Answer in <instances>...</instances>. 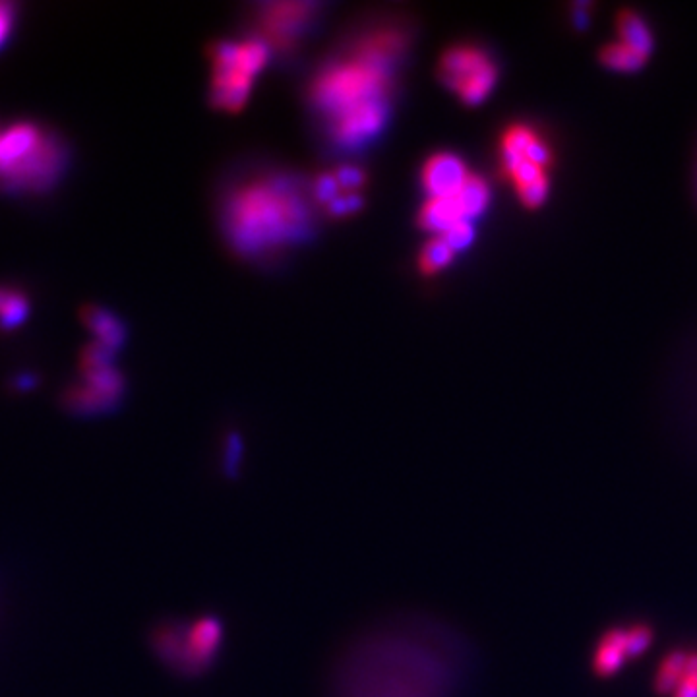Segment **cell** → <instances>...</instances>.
Segmentation results:
<instances>
[{"label": "cell", "instance_id": "1", "mask_svg": "<svg viewBox=\"0 0 697 697\" xmlns=\"http://www.w3.org/2000/svg\"><path fill=\"white\" fill-rule=\"evenodd\" d=\"M481 657L473 639L426 612L368 624L337 655L328 697H469Z\"/></svg>", "mask_w": 697, "mask_h": 697}, {"label": "cell", "instance_id": "2", "mask_svg": "<svg viewBox=\"0 0 697 697\" xmlns=\"http://www.w3.org/2000/svg\"><path fill=\"white\" fill-rule=\"evenodd\" d=\"M405 49L403 30L370 31L312 82V105L326 117L341 148H361L386 126L395 68Z\"/></svg>", "mask_w": 697, "mask_h": 697}, {"label": "cell", "instance_id": "3", "mask_svg": "<svg viewBox=\"0 0 697 697\" xmlns=\"http://www.w3.org/2000/svg\"><path fill=\"white\" fill-rule=\"evenodd\" d=\"M310 223V198L299 181L287 175L244 182L223 206L225 235L244 256H262L299 243Z\"/></svg>", "mask_w": 697, "mask_h": 697}, {"label": "cell", "instance_id": "4", "mask_svg": "<svg viewBox=\"0 0 697 697\" xmlns=\"http://www.w3.org/2000/svg\"><path fill=\"white\" fill-rule=\"evenodd\" d=\"M148 637L161 665L179 676L194 678L215 667L225 639V624L217 614L169 616L155 620Z\"/></svg>", "mask_w": 697, "mask_h": 697}, {"label": "cell", "instance_id": "5", "mask_svg": "<svg viewBox=\"0 0 697 697\" xmlns=\"http://www.w3.org/2000/svg\"><path fill=\"white\" fill-rule=\"evenodd\" d=\"M64 150L45 128L16 122L0 130V184L14 190H43L59 179Z\"/></svg>", "mask_w": 697, "mask_h": 697}, {"label": "cell", "instance_id": "6", "mask_svg": "<svg viewBox=\"0 0 697 697\" xmlns=\"http://www.w3.org/2000/svg\"><path fill=\"white\" fill-rule=\"evenodd\" d=\"M270 45L264 39L227 41L213 49L212 101L217 109H243L254 78L268 61Z\"/></svg>", "mask_w": 697, "mask_h": 697}, {"label": "cell", "instance_id": "7", "mask_svg": "<svg viewBox=\"0 0 697 697\" xmlns=\"http://www.w3.org/2000/svg\"><path fill=\"white\" fill-rule=\"evenodd\" d=\"M655 637V626L643 618L610 624L591 643L589 668L593 676L599 680H614L649 653Z\"/></svg>", "mask_w": 697, "mask_h": 697}, {"label": "cell", "instance_id": "8", "mask_svg": "<svg viewBox=\"0 0 697 697\" xmlns=\"http://www.w3.org/2000/svg\"><path fill=\"white\" fill-rule=\"evenodd\" d=\"M438 76L465 105H481L498 82L492 57L475 45L450 47L438 64Z\"/></svg>", "mask_w": 697, "mask_h": 697}, {"label": "cell", "instance_id": "9", "mask_svg": "<svg viewBox=\"0 0 697 697\" xmlns=\"http://www.w3.org/2000/svg\"><path fill=\"white\" fill-rule=\"evenodd\" d=\"M84 382L70 390L66 403L78 413H101L121 401L124 380L113 364H82Z\"/></svg>", "mask_w": 697, "mask_h": 697}, {"label": "cell", "instance_id": "10", "mask_svg": "<svg viewBox=\"0 0 697 697\" xmlns=\"http://www.w3.org/2000/svg\"><path fill=\"white\" fill-rule=\"evenodd\" d=\"M657 697H697V643H684L665 653L655 670Z\"/></svg>", "mask_w": 697, "mask_h": 697}, {"label": "cell", "instance_id": "11", "mask_svg": "<svg viewBox=\"0 0 697 697\" xmlns=\"http://www.w3.org/2000/svg\"><path fill=\"white\" fill-rule=\"evenodd\" d=\"M316 4L279 2L262 6L260 22L268 45H291L310 24Z\"/></svg>", "mask_w": 697, "mask_h": 697}, {"label": "cell", "instance_id": "12", "mask_svg": "<svg viewBox=\"0 0 697 697\" xmlns=\"http://www.w3.org/2000/svg\"><path fill=\"white\" fill-rule=\"evenodd\" d=\"M469 175L461 157L454 153H436L426 161L421 182L428 198H454Z\"/></svg>", "mask_w": 697, "mask_h": 697}, {"label": "cell", "instance_id": "13", "mask_svg": "<svg viewBox=\"0 0 697 697\" xmlns=\"http://www.w3.org/2000/svg\"><path fill=\"white\" fill-rule=\"evenodd\" d=\"M463 221L467 219L463 217L455 198H428L419 215L421 227L436 237H444Z\"/></svg>", "mask_w": 697, "mask_h": 697}, {"label": "cell", "instance_id": "14", "mask_svg": "<svg viewBox=\"0 0 697 697\" xmlns=\"http://www.w3.org/2000/svg\"><path fill=\"white\" fill-rule=\"evenodd\" d=\"M537 138L539 136L535 134V130L525 124H512L506 128L500 140L502 169L506 175H510L519 163L525 161V153Z\"/></svg>", "mask_w": 697, "mask_h": 697}, {"label": "cell", "instance_id": "15", "mask_svg": "<svg viewBox=\"0 0 697 697\" xmlns=\"http://www.w3.org/2000/svg\"><path fill=\"white\" fill-rule=\"evenodd\" d=\"M616 28H618V41L626 43L628 47L636 49L637 53L649 57L653 51V33L643 20V16L636 10H622L616 16Z\"/></svg>", "mask_w": 697, "mask_h": 697}, {"label": "cell", "instance_id": "16", "mask_svg": "<svg viewBox=\"0 0 697 697\" xmlns=\"http://www.w3.org/2000/svg\"><path fill=\"white\" fill-rule=\"evenodd\" d=\"M459 210L463 213V217L467 221L473 223V219L481 217L488 210L490 200H492V192L488 182L479 177V175H469V179L461 186V190L454 196Z\"/></svg>", "mask_w": 697, "mask_h": 697}, {"label": "cell", "instance_id": "17", "mask_svg": "<svg viewBox=\"0 0 697 697\" xmlns=\"http://www.w3.org/2000/svg\"><path fill=\"white\" fill-rule=\"evenodd\" d=\"M84 320L95 335V343H101L111 351L121 347L124 341V326L111 312L103 308H90L84 312Z\"/></svg>", "mask_w": 697, "mask_h": 697}, {"label": "cell", "instance_id": "18", "mask_svg": "<svg viewBox=\"0 0 697 697\" xmlns=\"http://www.w3.org/2000/svg\"><path fill=\"white\" fill-rule=\"evenodd\" d=\"M599 61L603 62V66H607L614 72H637L645 66L647 57L637 53L636 49L628 47L622 41H614L607 43L601 53H599Z\"/></svg>", "mask_w": 697, "mask_h": 697}, {"label": "cell", "instance_id": "19", "mask_svg": "<svg viewBox=\"0 0 697 697\" xmlns=\"http://www.w3.org/2000/svg\"><path fill=\"white\" fill-rule=\"evenodd\" d=\"M30 303L24 297V293L10 289V287H0V326L2 328H14L24 322L28 316Z\"/></svg>", "mask_w": 697, "mask_h": 697}, {"label": "cell", "instance_id": "20", "mask_svg": "<svg viewBox=\"0 0 697 697\" xmlns=\"http://www.w3.org/2000/svg\"><path fill=\"white\" fill-rule=\"evenodd\" d=\"M454 248L446 243L442 237H434L430 243H426L423 252H421V272L426 275L438 273L444 270L452 260H454Z\"/></svg>", "mask_w": 697, "mask_h": 697}, {"label": "cell", "instance_id": "21", "mask_svg": "<svg viewBox=\"0 0 697 697\" xmlns=\"http://www.w3.org/2000/svg\"><path fill=\"white\" fill-rule=\"evenodd\" d=\"M517 196H519V202L529 208V210H535V208H541L546 202V196L550 192V181L548 177H543L539 181L531 182V184H525L521 188H516Z\"/></svg>", "mask_w": 697, "mask_h": 697}, {"label": "cell", "instance_id": "22", "mask_svg": "<svg viewBox=\"0 0 697 697\" xmlns=\"http://www.w3.org/2000/svg\"><path fill=\"white\" fill-rule=\"evenodd\" d=\"M442 239L454 248V252L465 250L469 244L475 241V227L471 221H463V223L455 225L454 229L448 231Z\"/></svg>", "mask_w": 697, "mask_h": 697}, {"label": "cell", "instance_id": "23", "mask_svg": "<svg viewBox=\"0 0 697 697\" xmlns=\"http://www.w3.org/2000/svg\"><path fill=\"white\" fill-rule=\"evenodd\" d=\"M361 206V198L355 194H341L337 200L330 204V212L334 215H349L357 212Z\"/></svg>", "mask_w": 697, "mask_h": 697}, {"label": "cell", "instance_id": "24", "mask_svg": "<svg viewBox=\"0 0 697 697\" xmlns=\"http://www.w3.org/2000/svg\"><path fill=\"white\" fill-rule=\"evenodd\" d=\"M14 26V8L8 2H0V45L8 39Z\"/></svg>", "mask_w": 697, "mask_h": 697}, {"label": "cell", "instance_id": "25", "mask_svg": "<svg viewBox=\"0 0 697 697\" xmlns=\"http://www.w3.org/2000/svg\"><path fill=\"white\" fill-rule=\"evenodd\" d=\"M337 181H339L343 190H351V188L363 186L364 175L359 169L349 167V169H341V171L337 173Z\"/></svg>", "mask_w": 697, "mask_h": 697}, {"label": "cell", "instance_id": "26", "mask_svg": "<svg viewBox=\"0 0 697 697\" xmlns=\"http://www.w3.org/2000/svg\"><path fill=\"white\" fill-rule=\"evenodd\" d=\"M0 130H2V128H0Z\"/></svg>", "mask_w": 697, "mask_h": 697}]
</instances>
